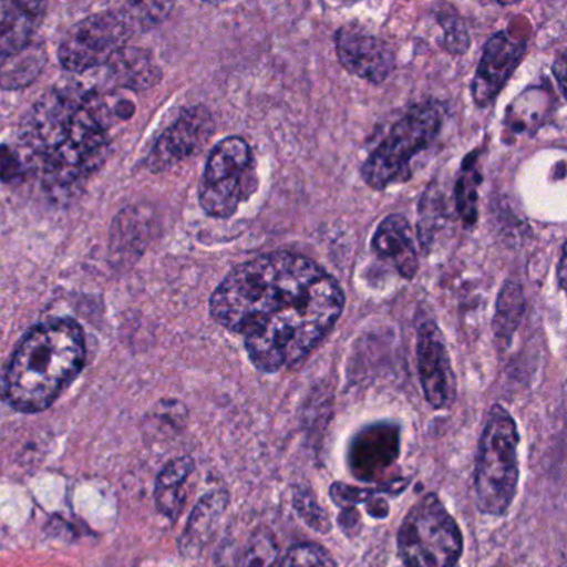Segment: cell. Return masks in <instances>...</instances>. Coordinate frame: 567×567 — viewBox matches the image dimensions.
Returning a JSON list of instances; mask_svg holds the SVG:
<instances>
[{
	"label": "cell",
	"instance_id": "cell-8",
	"mask_svg": "<svg viewBox=\"0 0 567 567\" xmlns=\"http://www.w3.org/2000/svg\"><path fill=\"white\" fill-rule=\"evenodd\" d=\"M134 29L122 12L89 16L69 31L59 49V61L68 71H91L109 64L127 44Z\"/></svg>",
	"mask_w": 567,
	"mask_h": 567
},
{
	"label": "cell",
	"instance_id": "cell-13",
	"mask_svg": "<svg viewBox=\"0 0 567 567\" xmlns=\"http://www.w3.org/2000/svg\"><path fill=\"white\" fill-rule=\"evenodd\" d=\"M400 434L391 424H374L354 436L350 446L351 471L360 480H374L396 461Z\"/></svg>",
	"mask_w": 567,
	"mask_h": 567
},
{
	"label": "cell",
	"instance_id": "cell-27",
	"mask_svg": "<svg viewBox=\"0 0 567 567\" xmlns=\"http://www.w3.org/2000/svg\"><path fill=\"white\" fill-rule=\"evenodd\" d=\"M564 270H566V245H563V250H560L559 268H557V280H559L560 288H564V284H566Z\"/></svg>",
	"mask_w": 567,
	"mask_h": 567
},
{
	"label": "cell",
	"instance_id": "cell-25",
	"mask_svg": "<svg viewBox=\"0 0 567 567\" xmlns=\"http://www.w3.org/2000/svg\"><path fill=\"white\" fill-rule=\"evenodd\" d=\"M19 172V162L16 155L8 147L0 148V177L8 181Z\"/></svg>",
	"mask_w": 567,
	"mask_h": 567
},
{
	"label": "cell",
	"instance_id": "cell-23",
	"mask_svg": "<svg viewBox=\"0 0 567 567\" xmlns=\"http://www.w3.org/2000/svg\"><path fill=\"white\" fill-rule=\"evenodd\" d=\"M280 567H337V564L324 547L307 543L291 547Z\"/></svg>",
	"mask_w": 567,
	"mask_h": 567
},
{
	"label": "cell",
	"instance_id": "cell-14",
	"mask_svg": "<svg viewBox=\"0 0 567 567\" xmlns=\"http://www.w3.org/2000/svg\"><path fill=\"white\" fill-rule=\"evenodd\" d=\"M371 248L381 260L390 261L403 278H411L417 271V255L414 248L410 221L403 215H390L374 231Z\"/></svg>",
	"mask_w": 567,
	"mask_h": 567
},
{
	"label": "cell",
	"instance_id": "cell-7",
	"mask_svg": "<svg viewBox=\"0 0 567 567\" xmlns=\"http://www.w3.org/2000/svg\"><path fill=\"white\" fill-rule=\"evenodd\" d=\"M258 175L254 152L240 137L218 142L205 165L200 205L205 214L228 218L257 192Z\"/></svg>",
	"mask_w": 567,
	"mask_h": 567
},
{
	"label": "cell",
	"instance_id": "cell-16",
	"mask_svg": "<svg viewBox=\"0 0 567 567\" xmlns=\"http://www.w3.org/2000/svg\"><path fill=\"white\" fill-rule=\"evenodd\" d=\"M111 78L121 87L145 91L161 81V69L152 55L142 49L124 48L111 62Z\"/></svg>",
	"mask_w": 567,
	"mask_h": 567
},
{
	"label": "cell",
	"instance_id": "cell-3",
	"mask_svg": "<svg viewBox=\"0 0 567 567\" xmlns=\"http://www.w3.org/2000/svg\"><path fill=\"white\" fill-rule=\"evenodd\" d=\"M84 331L74 320H51L32 328L19 344L4 377V398L24 413H39L81 373Z\"/></svg>",
	"mask_w": 567,
	"mask_h": 567
},
{
	"label": "cell",
	"instance_id": "cell-24",
	"mask_svg": "<svg viewBox=\"0 0 567 567\" xmlns=\"http://www.w3.org/2000/svg\"><path fill=\"white\" fill-rule=\"evenodd\" d=\"M295 506L300 511V516L315 529L327 530V527L330 529V520L311 497H305L303 494L295 497Z\"/></svg>",
	"mask_w": 567,
	"mask_h": 567
},
{
	"label": "cell",
	"instance_id": "cell-12",
	"mask_svg": "<svg viewBox=\"0 0 567 567\" xmlns=\"http://www.w3.org/2000/svg\"><path fill=\"white\" fill-rule=\"evenodd\" d=\"M526 52V41L509 32H497L487 41L473 81V101L486 107L509 81Z\"/></svg>",
	"mask_w": 567,
	"mask_h": 567
},
{
	"label": "cell",
	"instance_id": "cell-15",
	"mask_svg": "<svg viewBox=\"0 0 567 567\" xmlns=\"http://www.w3.org/2000/svg\"><path fill=\"white\" fill-rule=\"evenodd\" d=\"M48 6L42 2H0V55L32 44Z\"/></svg>",
	"mask_w": 567,
	"mask_h": 567
},
{
	"label": "cell",
	"instance_id": "cell-22",
	"mask_svg": "<svg viewBox=\"0 0 567 567\" xmlns=\"http://www.w3.org/2000/svg\"><path fill=\"white\" fill-rule=\"evenodd\" d=\"M278 566V544L274 534L260 529L245 550L241 567H275Z\"/></svg>",
	"mask_w": 567,
	"mask_h": 567
},
{
	"label": "cell",
	"instance_id": "cell-21",
	"mask_svg": "<svg viewBox=\"0 0 567 567\" xmlns=\"http://www.w3.org/2000/svg\"><path fill=\"white\" fill-rule=\"evenodd\" d=\"M477 185H480V172L476 164H466L460 182L456 185V207L463 217L467 228L476 224L477 218Z\"/></svg>",
	"mask_w": 567,
	"mask_h": 567
},
{
	"label": "cell",
	"instance_id": "cell-2",
	"mask_svg": "<svg viewBox=\"0 0 567 567\" xmlns=\"http://www.w3.org/2000/svg\"><path fill=\"white\" fill-rule=\"evenodd\" d=\"M118 105L79 87L55 89L25 118L22 142L48 187L68 190L84 184L107 157L109 127Z\"/></svg>",
	"mask_w": 567,
	"mask_h": 567
},
{
	"label": "cell",
	"instance_id": "cell-20",
	"mask_svg": "<svg viewBox=\"0 0 567 567\" xmlns=\"http://www.w3.org/2000/svg\"><path fill=\"white\" fill-rule=\"evenodd\" d=\"M524 315V293L519 284L506 281L497 297L494 333L504 344L509 343Z\"/></svg>",
	"mask_w": 567,
	"mask_h": 567
},
{
	"label": "cell",
	"instance_id": "cell-19",
	"mask_svg": "<svg viewBox=\"0 0 567 567\" xmlns=\"http://www.w3.org/2000/svg\"><path fill=\"white\" fill-rule=\"evenodd\" d=\"M227 504L228 496L225 493L208 494L198 503L184 534V550H198L210 540Z\"/></svg>",
	"mask_w": 567,
	"mask_h": 567
},
{
	"label": "cell",
	"instance_id": "cell-1",
	"mask_svg": "<svg viewBox=\"0 0 567 567\" xmlns=\"http://www.w3.org/2000/svg\"><path fill=\"white\" fill-rule=\"evenodd\" d=\"M344 293L320 265L301 255H261L230 271L210 298L212 318L241 334L265 373L308 357L343 313Z\"/></svg>",
	"mask_w": 567,
	"mask_h": 567
},
{
	"label": "cell",
	"instance_id": "cell-18",
	"mask_svg": "<svg viewBox=\"0 0 567 567\" xmlns=\"http://www.w3.org/2000/svg\"><path fill=\"white\" fill-rule=\"evenodd\" d=\"M194 467L190 457H181L168 463L162 471L155 486V504L164 516L177 519L184 507L185 484L194 473Z\"/></svg>",
	"mask_w": 567,
	"mask_h": 567
},
{
	"label": "cell",
	"instance_id": "cell-6",
	"mask_svg": "<svg viewBox=\"0 0 567 567\" xmlns=\"http://www.w3.org/2000/svg\"><path fill=\"white\" fill-rule=\"evenodd\" d=\"M398 549L408 567H456L463 536L440 497L427 494L411 507L398 533Z\"/></svg>",
	"mask_w": 567,
	"mask_h": 567
},
{
	"label": "cell",
	"instance_id": "cell-9",
	"mask_svg": "<svg viewBox=\"0 0 567 567\" xmlns=\"http://www.w3.org/2000/svg\"><path fill=\"white\" fill-rule=\"evenodd\" d=\"M417 368H420L421 386L427 403L437 410L450 408L456 398V378L451 367L450 354L443 333L436 321L417 317Z\"/></svg>",
	"mask_w": 567,
	"mask_h": 567
},
{
	"label": "cell",
	"instance_id": "cell-26",
	"mask_svg": "<svg viewBox=\"0 0 567 567\" xmlns=\"http://www.w3.org/2000/svg\"><path fill=\"white\" fill-rule=\"evenodd\" d=\"M553 72L557 78V84H559L560 92H564V79H566V75H564V72H566L564 55H560V58L557 59L556 64H554Z\"/></svg>",
	"mask_w": 567,
	"mask_h": 567
},
{
	"label": "cell",
	"instance_id": "cell-11",
	"mask_svg": "<svg viewBox=\"0 0 567 567\" xmlns=\"http://www.w3.org/2000/svg\"><path fill=\"white\" fill-rule=\"evenodd\" d=\"M338 61L350 74L381 84L394 69V52L386 42L358 25H344L337 32Z\"/></svg>",
	"mask_w": 567,
	"mask_h": 567
},
{
	"label": "cell",
	"instance_id": "cell-10",
	"mask_svg": "<svg viewBox=\"0 0 567 567\" xmlns=\"http://www.w3.org/2000/svg\"><path fill=\"white\" fill-rule=\"evenodd\" d=\"M214 128V118L207 109H188L155 142L147 167L152 172H162L187 161L210 141Z\"/></svg>",
	"mask_w": 567,
	"mask_h": 567
},
{
	"label": "cell",
	"instance_id": "cell-4",
	"mask_svg": "<svg viewBox=\"0 0 567 567\" xmlns=\"http://www.w3.org/2000/svg\"><path fill=\"white\" fill-rule=\"evenodd\" d=\"M517 444L519 434L513 416L504 408L494 406L481 436L474 477L481 513L501 516L509 509L519 480Z\"/></svg>",
	"mask_w": 567,
	"mask_h": 567
},
{
	"label": "cell",
	"instance_id": "cell-5",
	"mask_svg": "<svg viewBox=\"0 0 567 567\" xmlns=\"http://www.w3.org/2000/svg\"><path fill=\"white\" fill-rule=\"evenodd\" d=\"M436 105H416L401 117L361 168L363 181L374 190L404 184L411 177V161L426 151L441 131Z\"/></svg>",
	"mask_w": 567,
	"mask_h": 567
},
{
	"label": "cell",
	"instance_id": "cell-17",
	"mask_svg": "<svg viewBox=\"0 0 567 567\" xmlns=\"http://www.w3.org/2000/svg\"><path fill=\"white\" fill-rule=\"evenodd\" d=\"M48 64L45 45L29 44L14 54L0 58V87L6 91H19L34 84Z\"/></svg>",
	"mask_w": 567,
	"mask_h": 567
}]
</instances>
